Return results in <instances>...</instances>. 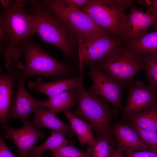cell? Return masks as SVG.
Wrapping results in <instances>:
<instances>
[{
    "label": "cell",
    "mask_w": 157,
    "mask_h": 157,
    "mask_svg": "<svg viewBox=\"0 0 157 157\" xmlns=\"http://www.w3.org/2000/svg\"><path fill=\"white\" fill-rule=\"evenodd\" d=\"M25 0L12 1L4 8L0 19V27L5 32L7 44L3 51L4 66L9 71L16 68L21 70L24 66L20 62L23 44L31 40L35 34L32 14L25 9Z\"/></svg>",
    "instance_id": "cell-1"
},
{
    "label": "cell",
    "mask_w": 157,
    "mask_h": 157,
    "mask_svg": "<svg viewBox=\"0 0 157 157\" xmlns=\"http://www.w3.org/2000/svg\"><path fill=\"white\" fill-rule=\"evenodd\" d=\"M35 34L44 42L58 48L66 56L72 54L74 40L72 32L42 1L30 0Z\"/></svg>",
    "instance_id": "cell-2"
},
{
    "label": "cell",
    "mask_w": 157,
    "mask_h": 157,
    "mask_svg": "<svg viewBox=\"0 0 157 157\" xmlns=\"http://www.w3.org/2000/svg\"><path fill=\"white\" fill-rule=\"evenodd\" d=\"M80 75L79 83L75 89L78 107L72 112L92 125L98 137L101 136H107L115 147L116 143L110 125L114 115V110L107 100L91 94L85 90L81 74Z\"/></svg>",
    "instance_id": "cell-3"
},
{
    "label": "cell",
    "mask_w": 157,
    "mask_h": 157,
    "mask_svg": "<svg viewBox=\"0 0 157 157\" xmlns=\"http://www.w3.org/2000/svg\"><path fill=\"white\" fill-rule=\"evenodd\" d=\"M97 65L122 87L129 86L135 74L144 69L141 54L130 47L125 43Z\"/></svg>",
    "instance_id": "cell-4"
},
{
    "label": "cell",
    "mask_w": 157,
    "mask_h": 157,
    "mask_svg": "<svg viewBox=\"0 0 157 157\" xmlns=\"http://www.w3.org/2000/svg\"><path fill=\"white\" fill-rule=\"evenodd\" d=\"M22 50L25 65L20 71V75L25 78L37 76L58 78L69 71L67 65L52 57L31 40L23 44Z\"/></svg>",
    "instance_id": "cell-5"
},
{
    "label": "cell",
    "mask_w": 157,
    "mask_h": 157,
    "mask_svg": "<svg viewBox=\"0 0 157 157\" xmlns=\"http://www.w3.org/2000/svg\"><path fill=\"white\" fill-rule=\"evenodd\" d=\"M76 42L81 73L87 65L97 63L125 43L102 28L76 40Z\"/></svg>",
    "instance_id": "cell-6"
},
{
    "label": "cell",
    "mask_w": 157,
    "mask_h": 157,
    "mask_svg": "<svg viewBox=\"0 0 157 157\" xmlns=\"http://www.w3.org/2000/svg\"><path fill=\"white\" fill-rule=\"evenodd\" d=\"M42 1L50 11L75 34L76 41L102 28L96 25L85 12L81 9L69 8L62 0Z\"/></svg>",
    "instance_id": "cell-7"
},
{
    "label": "cell",
    "mask_w": 157,
    "mask_h": 157,
    "mask_svg": "<svg viewBox=\"0 0 157 157\" xmlns=\"http://www.w3.org/2000/svg\"><path fill=\"white\" fill-rule=\"evenodd\" d=\"M80 9L85 12L99 27L106 30L114 37L120 39L119 32L124 10L113 0H91Z\"/></svg>",
    "instance_id": "cell-8"
},
{
    "label": "cell",
    "mask_w": 157,
    "mask_h": 157,
    "mask_svg": "<svg viewBox=\"0 0 157 157\" xmlns=\"http://www.w3.org/2000/svg\"><path fill=\"white\" fill-rule=\"evenodd\" d=\"M91 65L88 74L93 83L87 92L91 94L105 99L115 109L122 110L123 108L121 99L122 86L97 65Z\"/></svg>",
    "instance_id": "cell-9"
},
{
    "label": "cell",
    "mask_w": 157,
    "mask_h": 157,
    "mask_svg": "<svg viewBox=\"0 0 157 157\" xmlns=\"http://www.w3.org/2000/svg\"><path fill=\"white\" fill-rule=\"evenodd\" d=\"M156 18L132 6L128 15L122 13L119 27L120 38L126 43L137 40L147 33L152 25L156 24Z\"/></svg>",
    "instance_id": "cell-10"
},
{
    "label": "cell",
    "mask_w": 157,
    "mask_h": 157,
    "mask_svg": "<svg viewBox=\"0 0 157 157\" xmlns=\"http://www.w3.org/2000/svg\"><path fill=\"white\" fill-rule=\"evenodd\" d=\"M129 86L127 103L122 110L124 115L140 113L157 106V90L154 87L135 80Z\"/></svg>",
    "instance_id": "cell-11"
},
{
    "label": "cell",
    "mask_w": 157,
    "mask_h": 157,
    "mask_svg": "<svg viewBox=\"0 0 157 157\" xmlns=\"http://www.w3.org/2000/svg\"><path fill=\"white\" fill-rule=\"evenodd\" d=\"M25 78L20 76L16 85L17 89L8 115V120L17 119L23 122L28 121L30 115L40 107L41 100L33 97L25 87Z\"/></svg>",
    "instance_id": "cell-12"
},
{
    "label": "cell",
    "mask_w": 157,
    "mask_h": 157,
    "mask_svg": "<svg viewBox=\"0 0 157 157\" xmlns=\"http://www.w3.org/2000/svg\"><path fill=\"white\" fill-rule=\"evenodd\" d=\"M5 137L11 139L17 146L20 157H28L29 151L35 146L39 139L44 137L45 133L36 128L31 122H24L23 126L15 129L6 126L5 127Z\"/></svg>",
    "instance_id": "cell-13"
},
{
    "label": "cell",
    "mask_w": 157,
    "mask_h": 157,
    "mask_svg": "<svg viewBox=\"0 0 157 157\" xmlns=\"http://www.w3.org/2000/svg\"><path fill=\"white\" fill-rule=\"evenodd\" d=\"M20 70L14 68L0 76V121L5 127L8 121L9 110L14 93L13 86L20 76Z\"/></svg>",
    "instance_id": "cell-14"
},
{
    "label": "cell",
    "mask_w": 157,
    "mask_h": 157,
    "mask_svg": "<svg viewBox=\"0 0 157 157\" xmlns=\"http://www.w3.org/2000/svg\"><path fill=\"white\" fill-rule=\"evenodd\" d=\"M33 119L31 123L37 128H46L52 131L63 132L70 138L73 135L74 131L70 125L61 120L57 113L43 107L37 108L34 113Z\"/></svg>",
    "instance_id": "cell-15"
},
{
    "label": "cell",
    "mask_w": 157,
    "mask_h": 157,
    "mask_svg": "<svg viewBox=\"0 0 157 157\" xmlns=\"http://www.w3.org/2000/svg\"><path fill=\"white\" fill-rule=\"evenodd\" d=\"M111 131L117 143L122 146L124 151L151 150L131 126L117 124L113 126Z\"/></svg>",
    "instance_id": "cell-16"
},
{
    "label": "cell",
    "mask_w": 157,
    "mask_h": 157,
    "mask_svg": "<svg viewBox=\"0 0 157 157\" xmlns=\"http://www.w3.org/2000/svg\"><path fill=\"white\" fill-rule=\"evenodd\" d=\"M80 78L81 75L75 78L46 82L43 81L41 77H39L35 81L28 82L27 87L36 92L45 94L49 97L76 88L79 84Z\"/></svg>",
    "instance_id": "cell-17"
},
{
    "label": "cell",
    "mask_w": 157,
    "mask_h": 157,
    "mask_svg": "<svg viewBox=\"0 0 157 157\" xmlns=\"http://www.w3.org/2000/svg\"><path fill=\"white\" fill-rule=\"evenodd\" d=\"M76 88L49 97L47 100H42L40 107H47L57 114L63 111L69 110L78 103Z\"/></svg>",
    "instance_id": "cell-18"
},
{
    "label": "cell",
    "mask_w": 157,
    "mask_h": 157,
    "mask_svg": "<svg viewBox=\"0 0 157 157\" xmlns=\"http://www.w3.org/2000/svg\"><path fill=\"white\" fill-rule=\"evenodd\" d=\"M64 112L70 123L73 131L77 135L81 144L85 146L86 144L88 145L93 144L96 139L93 134L92 125L78 117L69 110H65Z\"/></svg>",
    "instance_id": "cell-19"
},
{
    "label": "cell",
    "mask_w": 157,
    "mask_h": 157,
    "mask_svg": "<svg viewBox=\"0 0 157 157\" xmlns=\"http://www.w3.org/2000/svg\"><path fill=\"white\" fill-rule=\"evenodd\" d=\"M65 133L52 131L47 140L39 146H34L29 151L28 157H41L42 154L46 151H52L68 146L69 142L65 138Z\"/></svg>",
    "instance_id": "cell-20"
},
{
    "label": "cell",
    "mask_w": 157,
    "mask_h": 157,
    "mask_svg": "<svg viewBox=\"0 0 157 157\" xmlns=\"http://www.w3.org/2000/svg\"><path fill=\"white\" fill-rule=\"evenodd\" d=\"M126 116L131 125L157 132V106L140 113Z\"/></svg>",
    "instance_id": "cell-21"
},
{
    "label": "cell",
    "mask_w": 157,
    "mask_h": 157,
    "mask_svg": "<svg viewBox=\"0 0 157 157\" xmlns=\"http://www.w3.org/2000/svg\"><path fill=\"white\" fill-rule=\"evenodd\" d=\"M126 44L140 54L157 53V30Z\"/></svg>",
    "instance_id": "cell-22"
},
{
    "label": "cell",
    "mask_w": 157,
    "mask_h": 157,
    "mask_svg": "<svg viewBox=\"0 0 157 157\" xmlns=\"http://www.w3.org/2000/svg\"><path fill=\"white\" fill-rule=\"evenodd\" d=\"M115 149L109 138L101 136L93 144L88 145L86 152L91 157H108Z\"/></svg>",
    "instance_id": "cell-23"
},
{
    "label": "cell",
    "mask_w": 157,
    "mask_h": 157,
    "mask_svg": "<svg viewBox=\"0 0 157 157\" xmlns=\"http://www.w3.org/2000/svg\"><path fill=\"white\" fill-rule=\"evenodd\" d=\"M141 54L148 82L157 90V53Z\"/></svg>",
    "instance_id": "cell-24"
},
{
    "label": "cell",
    "mask_w": 157,
    "mask_h": 157,
    "mask_svg": "<svg viewBox=\"0 0 157 157\" xmlns=\"http://www.w3.org/2000/svg\"><path fill=\"white\" fill-rule=\"evenodd\" d=\"M131 125L145 144L151 150L157 151V132Z\"/></svg>",
    "instance_id": "cell-25"
},
{
    "label": "cell",
    "mask_w": 157,
    "mask_h": 157,
    "mask_svg": "<svg viewBox=\"0 0 157 157\" xmlns=\"http://www.w3.org/2000/svg\"><path fill=\"white\" fill-rule=\"evenodd\" d=\"M52 155L65 157H91L86 152L81 151L75 148L73 143L67 146L52 151Z\"/></svg>",
    "instance_id": "cell-26"
},
{
    "label": "cell",
    "mask_w": 157,
    "mask_h": 157,
    "mask_svg": "<svg viewBox=\"0 0 157 157\" xmlns=\"http://www.w3.org/2000/svg\"><path fill=\"white\" fill-rule=\"evenodd\" d=\"M126 157H157V151H124Z\"/></svg>",
    "instance_id": "cell-27"
},
{
    "label": "cell",
    "mask_w": 157,
    "mask_h": 157,
    "mask_svg": "<svg viewBox=\"0 0 157 157\" xmlns=\"http://www.w3.org/2000/svg\"><path fill=\"white\" fill-rule=\"evenodd\" d=\"M67 6L74 9H80L87 4L88 0H62Z\"/></svg>",
    "instance_id": "cell-28"
},
{
    "label": "cell",
    "mask_w": 157,
    "mask_h": 157,
    "mask_svg": "<svg viewBox=\"0 0 157 157\" xmlns=\"http://www.w3.org/2000/svg\"><path fill=\"white\" fill-rule=\"evenodd\" d=\"M0 157H16L7 147L2 136L0 139Z\"/></svg>",
    "instance_id": "cell-29"
},
{
    "label": "cell",
    "mask_w": 157,
    "mask_h": 157,
    "mask_svg": "<svg viewBox=\"0 0 157 157\" xmlns=\"http://www.w3.org/2000/svg\"><path fill=\"white\" fill-rule=\"evenodd\" d=\"M146 13L154 16L157 21L155 26L157 25V0H152L151 5L149 7Z\"/></svg>",
    "instance_id": "cell-30"
},
{
    "label": "cell",
    "mask_w": 157,
    "mask_h": 157,
    "mask_svg": "<svg viewBox=\"0 0 157 157\" xmlns=\"http://www.w3.org/2000/svg\"><path fill=\"white\" fill-rule=\"evenodd\" d=\"M113 1L115 5L124 10L131 6L133 2V1L130 0H113Z\"/></svg>",
    "instance_id": "cell-31"
},
{
    "label": "cell",
    "mask_w": 157,
    "mask_h": 157,
    "mask_svg": "<svg viewBox=\"0 0 157 157\" xmlns=\"http://www.w3.org/2000/svg\"><path fill=\"white\" fill-rule=\"evenodd\" d=\"M124 149L119 144L117 143V147L110 157H122Z\"/></svg>",
    "instance_id": "cell-32"
},
{
    "label": "cell",
    "mask_w": 157,
    "mask_h": 157,
    "mask_svg": "<svg viewBox=\"0 0 157 157\" xmlns=\"http://www.w3.org/2000/svg\"><path fill=\"white\" fill-rule=\"evenodd\" d=\"M136 1L139 4L149 7L151 5L152 2V0H137Z\"/></svg>",
    "instance_id": "cell-33"
},
{
    "label": "cell",
    "mask_w": 157,
    "mask_h": 157,
    "mask_svg": "<svg viewBox=\"0 0 157 157\" xmlns=\"http://www.w3.org/2000/svg\"><path fill=\"white\" fill-rule=\"evenodd\" d=\"M0 2L4 8H6L9 6L11 4L12 1L7 0H0Z\"/></svg>",
    "instance_id": "cell-34"
},
{
    "label": "cell",
    "mask_w": 157,
    "mask_h": 157,
    "mask_svg": "<svg viewBox=\"0 0 157 157\" xmlns=\"http://www.w3.org/2000/svg\"><path fill=\"white\" fill-rule=\"evenodd\" d=\"M53 157H65L63 156H57V155H55V156H53Z\"/></svg>",
    "instance_id": "cell-35"
},
{
    "label": "cell",
    "mask_w": 157,
    "mask_h": 157,
    "mask_svg": "<svg viewBox=\"0 0 157 157\" xmlns=\"http://www.w3.org/2000/svg\"><path fill=\"white\" fill-rule=\"evenodd\" d=\"M154 28L156 30H157V25L155 26L154 27Z\"/></svg>",
    "instance_id": "cell-36"
}]
</instances>
